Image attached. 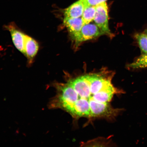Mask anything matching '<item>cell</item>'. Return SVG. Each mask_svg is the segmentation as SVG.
Returning a JSON list of instances; mask_svg holds the SVG:
<instances>
[{
  "label": "cell",
  "instance_id": "cell-1",
  "mask_svg": "<svg viewBox=\"0 0 147 147\" xmlns=\"http://www.w3.org/2000/svg\"><path fill=\"white\" fill-rule=\"evenodd\" d=\"M114 74L103 70L53 82L56 94L49 101V109L63 110L75 120L87 119L88 123L97 119L115 120L123 109L114 108L111 102L115 95L125 92L113 84Z\"/></svg>",
  "mask_w": 147,
  "mask_h": 147
},
{
  "label": "cell",
  "instance_id": "cell-2",
  "mask_svg": "<svg viewBox=\"0 0 147 147\" xmlns=\"http://www.w3.org/2000/svg\"><path fill=\"white\" fill-rule=\"evenodd\" d=\"M108 7L106 2L96 6V13L94 21L104 34L110 36L112 34L109 29L108 22Z\"/></svg>",
  "mask_w": 147,
  "mask_h": 147
},
{
  "label": "cell",
  "instance_id": "cell-3",
  "mask_svg": "<svg viewBox=\"0 0 147 147\" xmlns=\"http://www.w3.org/2000/svg\"><path fill=\"white\" fill-rule=\"evenodd\" d=\"M96 24H88L84 25L79 34L73 38L77 45L104 35Z\"/></svg>",
  "mask_w": 147,
  "mask_h": 147
},
{
  "label": "cell",
  "instance_id": "cell-4",
  "mask_svg": "<svg viewBox=\"0 0 147 147\" xmlns=\"http://www.w3.org/2000/svg\"><path fill=\"white\" fill-rule=\"evenodd\" d=\"M5 28L10 32L15 47L24 55L26 34L13 23L5 26Z\"/></svg>",
  "mask_w": 147,
  "mask_h": 147
},
{
  "label": "cell",
  "instance_id": "cell-5",
  "mask_svg": "<svg viewBox=\"0 0 147 147\" xmlns=\"http://www.w3.org/2000/svg\"><path fill=\"white\" fill-rule=\"evenodd\" d=\"M39 45L36 40L26 34L24 55L27 58L28 63L32 64L39 49Z\"/></svg>",
  "mask_w": 147,
  "mask_h": 147
},
{
  "label": "cell",
  "instance_id": "cell-6",
  "mask_svg": "<svg viewBox=\"0 0 147 147\" xmlns=\"http://www.w3.org/2000/svg\"><path fill=\"white\" fill-rule=\"evenodd\" d=\"M84 0H78L66 9L64 11V18L82 17L84 8Z\"/></svg>",
  "mask_w": 147,
  "mask_h": 147
},
{
  "label": "cell",
  "instance_id": "cell-7",
  "mask_svg": "<svg viewBox=\"0 0 147 147\" xmlns=\"http://www.w3.org/2000/svg\"><path fill=\"white\" fill-rule=\"evenodd\" d=\"M63 24L70 33L73 38L80 32L84 25L82 17L76 18H64Z\"/></svg>",
  "mask_w": 147,
  "mask_h": 147
},
{
  "label": "cell",
  "instance_id": "cell-8",
  "mask_svg": "<svg viewBox=\"0 0 147 147\" xmlns=\"http://www.w3.org/2000/svg\"><path fill=\"white\" fill-rule=\"evenodd\" d=\"M96 13V6L85 5L82 16L84 25L90 23L95 17Z\"/></svg>",
  "mask_w": 147,
  "mask_h": 147
},
{
  "label": "cell",
  "instance_id": "cell-9",
  "mask_svg": "<svg viewBox=\"0 0 147 147\" xmlns=\"http://www.w3.org/2000/svg\"><path fill=\"white\" fill-rule=\"evenodd\" d=\"M127 66L128 68L131 69L147 68V53L142 54Z\"/></svg>",
  "mask_w": 147,
  "mask_h": 147
},
{
  "label": "cell",
  "instance_id": "cell-10",
  "mask_svg": "<svg viewBox=\"0 0 147 147\" xmlns=\"http://www.w3.org/2000/svg\"><path fill=\"white\" fill-rule=\"evenodd\" d=\"M135 38L142 54L147 53V35L145 33H137L135 35Z\"/></svg>",
  "mask_w": 147,
  "mask_h": 147
},
{
  "label": "cell",
  "instance_id": "cell-11",
  "mask_svg": "<svg viewBox=\"0 0 147 147\" xmlns=\"http://www.w3.org/2000/svg\"><path fill=\"white\" fill-rule=\"evenodd\" d=\"M111 144L109 141H108L104 138H100L88 141L85 143L84 142L82 144L84 145V146H94L96 144L102 145L103 146H108L107 145ZM101 146H102V145Z\"/></svg>",
  "mask_w": 147,
  "mask_h": 147
},
{
  "label": "cell",
  "instance_id": "cell-12",
  "mask_svg": "<svg viewBox=\"0 0 147 147\" xmlns=\"http://www.w3.org/2000/svg\"><path fill=\"white\" fill-rule=\"evenodd\" d=\"M84 5L96 6L101 3L106 2L107 0H84Z\"/></svg>",
  "mask_w": 147,
  "mask_h": 147
},
{
  "label": "cell",
  "instance_id": "cell-13",
  "mask_svg": "<svg viewBox=\"0 0 147 147\" xmlns=\"http://www.w3.org/2000/svg\"><path fill=\"white\" fill-rule=\"evenodd\" d=\"M145 34H146L147 35V29L145 31L144 33Z\"/></svg>",
  "mask_w": 147,
  "mask_h": 147
}]
</instances>
